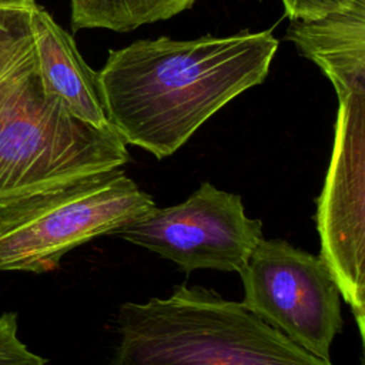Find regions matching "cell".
Instances as JSON below:
<instances>
[{
    "mask_svg": "<svg viewBox=\"0 0 365 365\" xmlns=\"http://www.w3.org/2000/svg\"><path fill=\"white\" fill-rule=\"evenodd\" d=\"M277 48L265 30L110 50L97 71L108 123L125 144L158 160L173 155L220 108L265 80Z\"/></svg>",
    "mask_w": 365,
    "mask_h": 365,
    "instance_id": "6da1fadb",
    "label": "cell"
},
{
    "mask_svg": "<svg viewBox=\"0 0 365 365\" xmlns=\"http://www.w3.org/2000/svg\"><path fill=\"white\" fill-rule=\"evenodd\" d=\"M115 235L175 262L182 271L238 272L262 237V222L245 214L241 197L201 185L182 202L153 207Z\"/></svg>",
    "mask_w": 365,
    "mask_h": 365,
    "instance_id": "52a82bcc",
    "label": "cell"
},
{
    "mask_svg": "<svg viewBox=\"0 0 365 365\" xmlns=\"http://www.w3.org/2000/svg\"><path fill=\"white\" fill-rule=\"evenodd\" d=\"M155 207L123 168L88 175L0 210V271L44 274L71 250Z\"/></svg>",
    "mask_w": 365,
    "mask_h": 365,
    "instance_id": "277c9868",
    "label": "cell"
},
{
    "mask_svg": "<svg viewBox=\"0 0 365 365\" xmlns=\"http://www.w3.org/2000/svg\"><path fill=\"white\" fill-rule=\"evenodd\" d=\"M238 274L244 308L309 354L329 359L344 319L339 288L321 255L262 238Z\"/></svg>",
    "mask_w": 365,
    "mask_h": 365,
    "instance_id": "5b68a950",
    "label": "cell"
},
{
    "mask_svg": "<svg viewBox=\"0 0 365 365\" xmlns=\"http://www.w3.org/2000/svg\"><path fill=\"white\" fill-rule=\"evenodd\" d=\"M47 359L34 354L19 338V318L14 312L0 315V365H46Z\"/></svg>",
    "mask_w": 365,
    "mask_h": 365,
    "instance_id": "7c38bea8",
    "label": "cell"
},
{
    "mask_svg": "<svg viewBox=\"0 0 365 365\" xmlns=\"http://www.w3.org/2000/svg\"><path fill=\"white\" fill-rule=\"evenodd\" d=\"M36 0H0V108L37 70L33 14Z\"/></svg>",
    "mask_w": 365,
    "mask_h": 365,
    "instance_id": "30bf717a",
    "label": "cell"
},
{
    "mask_svg": "<svg viewBox=\"0 0 365 365\" xmlns=\"http://www.w3.org/2000/svg\"><path fill=\"white\" fill-rule=\"evenodd\" d=\"M118 344L107 365H332L240 302L200 285L167 298L124 302Z\"/></svg>",
    "mask_w": 365,
    "mask_h": 365,
    "instance_id": "7a4b0ae2",
    "label": "cell"
},
{
    "mask_svg": "<svg viewBox=\"0 0 365 365\" xmlns=\"http://www.w3.org/2000/svg\"><path fill=\"white\" fill-rule=\"evenodd\" d=\"M197 0H70L71 29L131 31L144 24L171 19Z\"/></svg>",
    "mask_w": 365,
    "mask_h": 365,
    "instance_id": "8fae6325",
    "label": "cell"
},
{
    "mask_svg": "<svg viewBox=\"0 0 365 365\" xmlns=\"http://www.w3.org/2000/svg\"><path fill=\"white\" fill-rule=\"evenodd\" d=\"M292 20H317L345 7V0H281Z\"/></svg>",
    "mask_w": 365,
    "mask_h": 365,
    "instance_id": "4fadbf2b",
    "label": "cell"
},
{
    "mask_svg": "<svg viewBox=\"0 0 365 365\" xmlns=\"http://www.w3.org/2000/svg\"><path fill=\"white\" fill-rule=\"evenodd\" d=\"M345 7L365 9V0H345Z\"/></svg>",
    "mask_w": 365,
    "mask_h": 365,
    "instance_id": "5bb4252c",
    "label": "cell"
},
{
    "mask_svg": "<svg viewBox=\"0 0 365 365\" xmlns=\"http://www.w3.org/2000/svg\"><path fill=\"white\" fill-rule=\"evenodd\" d=\"M285 37L327 74L338 97L365 86V9L292 20Z\"/></svg>",
    "mask_w": 365,
    "mask_h": 365,
    "instance_id": "9c48e42d",
    "label": "cell"
},
{
    "mask_svg": "<svg viewBox=\"0 0 365 365\" xmlns=\"http://www.w3.org/2000/svg\"><path fill=\"white\" fill-rule=\"evenodd\" d=\"M128 161L114 128L74 117L43 87L37 70L0 108V210Z\"/></svg>",
    "mask_w": 365,
    "mask_h": 365,
    "instance_id": "3957f363",
    "label": "cell"
},
{
    "mask_svg": "<svg viewBox=\"0 0 365 365\" xmlns=\"http://www.w3.org/2000/svg\"><path fill=\"white\" fill-rule=\"evenodd\" d=\"M37 73L43 87L77 118L98 127H111L104 108L98 74L81 57L76 41L51 14L37 3L33 14Z\"/></svg>",
    "mask_w": 365,
    "mask_h": 365,
    "instance_id": "ba28073f",
    "label": "cell"
},
{
    "mask_svg": "<svg viewBox=\"0 0 365 365\" xmlns=\"http://www.w3.org/2000/svg\"><path fill=\"white\" fill-rule=\"evenodd\" d=\"M314 215L321 258L365 336V86L344 97Z\"/></svg>",
    "mask_w": 365,
    "mask_h": 365,
    "instance_id": "8992f818",
    "label": "cell"
}]
</instances>
